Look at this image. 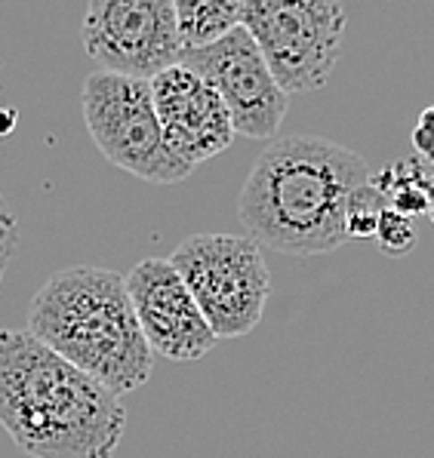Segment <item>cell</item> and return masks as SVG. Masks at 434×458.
Returning <instances> with one entry per match:
<instances>
[{"label": "cell", "instance_id": "obj_1", "mask_svg": "<svg viewBox=\"0 0 434 458\" xmlns=\"http://www.w3.org/2000/svg\"><path fill=\"white\" fill-rule=\"evenodd\" d=\"M370 179L361 154L330 139H271L243 182L237 213L259 246L320 256L348 241V203Z\"/></svg>", "mask_w": 434, "mask_h": 458}, {"label": "cell", "instance_id": "obj_2", "mask_svg": "<svg viewBox=\"0 0 434 458\" xmlns=\"http://www.w3.org/2000/svg\"><path fill=\"white\" fill-rule=\"evenodd\" d=\"M0 428L31 458H111L127 410L28 329H0Z\"/></svg>", "mask_w": 434, "mask_h": 458}, {"label": "cell", "instance_id": "obj_3", "mask_svg": "<svg viewBox=\"0 0 434 458\" xmlns=\"http://www.w3.org/2000/svg\"><path fill=\"white\" fill-rule=\"evenodd\" d=\"M28 333L108 391L130 394L151 378V348L117 271L74 265L31 299Z\"/></svg>", "mask_w": 434, "mask_h": 458}, {"label": "cell", "instance_id": "obj_4", "mask_svg": "<svg viewBox=\"0 0 434 458\" xmlns=\"http://www.w3.org/2000/svg\"><path fill=\"white\" fill-rule=\"evenodd\" d=\"M170 265L179 271L216 338L253 333L271 295L262 246L241 234L185 237Z\"/></svg>", "mask_w": 434, "mask_h": 458}, {"label": "cell", "instance_id": "obj_5", "mask_svg": "<svg viewBox=\"0 0 434 458\" xmlns=\"http://www.w3.org/2000/svg\"><path fill=\"white\" fill-rule=\"evenodd\" d=\"M241 25L256 40L271 77L286 96L330 81L345 38V6L333 0H250Z\"/></svg>", "mask_w": 434, "mask_h": 458}, {"label": "cell", "instance_id": "obj_6", "mask_svg": "<svg viewBox=\"0 0 434 458\" xmlns=\"http://www.w3.org/2000/svg\"><path fill=\"white\" fill-rule=\"evenodd\" d=\"M81 105L89 139L117 169L154 185H173L191 173L166 148L151 81L96 72L83 83Z\"/></svg>", "mask_w": 434, "mask_h": 458}, {"label": "cell", "instance_id": "obj_7", "mask_svg": "<svg viewBox=\"0 0 434 458\" xmlns=\"http://www.w3.org/2000/svg\"><path fill=\"white\" fill-rule=\"evenodd\" d=\"M83 47L105 74L154 81L182 59L173 0H93Z\"/></svg>", "mask_w": 434, "mask_h": 458}, {"label": "cell", "instance_id": "obj_8", "mask_svg": "<svg viewBox=\"0 0 434 458\" xmlns=\"http://www.w3.org/2000/svg\"><path fill=\"white\" fill-rule=\"evenodd\" d=\"M188 72L204 77L226 102L237 136L275 139L284 123L290 96L277 87L247 28H234L222 40L204 49H194L179 59Z\"/></svg>", "mask_w": 434, "mask_h": 458}, {"label": "cell", "instance_id": "obj_9", "mask_svg": "<svg viewBox=\"0 0 434 458\" xmlns=\"http://www.w3.org/2000/svg\"><path fill=\"white\" fill-rule=\"evenodd\" d=\"M123 284L151 354L191 363L216 348L219 338L207 327L191 290L170 259H145L123 277Z\"/></svg>", "mask_w": 434, "mask_h": 458}, {"label": "cell", "instance_id": "obj_10", "mask_svg": "<svg viewBox=\"0 0 434 458\" xmlns=\"http://www.w3.org/2000/svg\"><path fill=\"white\" fill-rule=\"evenodd\" d=\"M151 96L166 148L188 169L222 154L237 136L219 93L185 65H173L154 77Z\"/></svg>", "mask_w": 434, "mask_h": 458}, {"label": "cell", "instance_id": "obj_11", "mask_svg": "<svg viewBox=\"0 0 434 458\" xmlns=\"http://www.w3.org/2000/svg\"><path fill=\"white\" fill-rule=\"evenodd\" d=\"M241 6L237 0H176V25L182 55L204 49L222 40L234 28H241Z\"/></svg>", "mask_w": 434, "mask_h": 458}, {"label": "cell", "instance_id": "obj_12", "mask_svg": "<svg viewBox=\"0 0 434 458\" xmlns=\"http://www.w3.org/2000/svg\"><path fill=\"white\" fill-rule=\"evenodd\" d=\"M382 200L385 197L370 179V185H363L348 203V237H361V241L363 237H376V225H379V216L385 209Z\"/></svg>", "mask_w": 434, "mask_h": 458}, {"label": "cell", "instance_id": "obj_13", "mask_svg": "<svg viewBox=\"0 0 434 458\" xmlns=\"http://www.w3.org/2000/svg\"><path fill=\"white\" fill-rule=\"evenodd\" d=\"M376 237H379L382 250L388 256H407L416 243V231H413L410 216L397 213L395 207H385L379 216V225H376Z\"/></svg>", "mask_w": 434, "mask_h": 458}, {"label": "cell", "instance_id": "obj_14", "mask_svg": "<svg viewBox=\"0 0 434 458\" xmlns=\"http://www.w3.org/2000/svg\"><path fill=\"white\" fill-rule=\"evenodd\" d=\"M16 241H19L16 216H13L10 203L4 200V194H0V280H4L6 265H10L13 252H16Z\"/></svg>", "mask_w": 434, "mask_h": 458}, {"label": "cell", "instance_id": "obj_15", "mask_svg": "<svg viewBox=\"0 0 434 458\" xmlns=\"http://www.w3.org/2000/svg\"><path fill=\"white\" fill-rule=\"evenodd\" d=\"M413 145L419 148V154H422L425 160H431L434 164V130L425 123L416 126V132H413Z\"/></svg>", "mask_w": 434, "mask_h": 458}, {"label": "cell", "instance_id": "obj_16", "mask_svg": "<svg viewBox=\"0 0 434 458\" xmlns=\"http://www.w3.org/2000/svg\"><path fill=\"white\" fill-rule=\"evenodd\" d=\"M419 123H425V126H431V130H434V108L422 111V117H419Z\"/></svg>", "mask_w": 434, "mask_h": 458}]
</instances>
